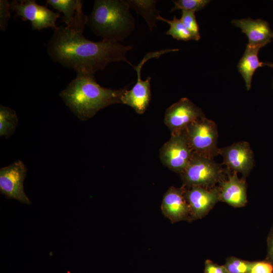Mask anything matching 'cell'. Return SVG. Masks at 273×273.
I'll return each mask as SVG.
<instances>
[{"mask_svg":"<svg viewBox=\"0 0 273 273\" xmlns=\"http://www.w3.org/2000/svg\"><path fill=\"white\" fill-rule=\"evenodd\" d=\"M131 46L119 42L87 39L83 31L67 26H57L47 44L51 59L63 67L72 69L77 74H95L110 63L124 61L133 65L126 58Z\"/></svg>","mask_w":273,"mask_h":273,"instance_id":"cell-1","label":"cell"},{"mask_svg":"<svg viewBox=\"0 0 273 273\" xmlns=\"http://www.w3.org/2000/svg\"><path fill=\"white\" fill-rule=\"evenodd\" d=\"M125 89L103 87L97 82L95 74H77L59 96L74 115L85 121L106 107L121 103Z\"/></svg>","mask_w":273,"mask_h":273,"instance_id":"cell-2","label":"cell"},{"mask_svg":"<svg viewBox=\"0 0 273 273\" xmlns=\"http://www.w3.org/2000/svg\"><path fill=\"white\" fill-rule=\"evenodd\" d=\"M124 0H96L86 25L103 41L119 42L134 28V19Z\"/></svg>","mask_w":273,"mask_h":273,"instance_id":"cell-3","label":"cell"},{"mask_svg":"<svg viewBox=\"0 0 273 273\" xmlns=\"http://www.w3.org/2000/svg\"><path fill=\"white\" fill-rule=\"evenodd\" d=\"M228 171L214 159L194 153L180 175L183 185L187 188L198 186L210 189L225 178Z\"/></svg>","mask_w":273,"mask_h":273,"instance_id":"cell-4","label":"cell"},{"mask_svg":"<svg viewBox=\"0 0 273 273\" xmlns=\"http://www.w3.org/2000/svg\"><path fill=\"white\" fill-rule=\"evenodd\" d=\"M194 153L213 158L218 154L217 126L205 116L191 123L184 130Z\"/></svg>","mask_w":273,"mask_h":273,"instance_id":"cell-5","label":"cell"},{"mask_svg":"<svg viewBox=\"0 0 273 273\" xmlns=\"http://www.w3.org/2000/svg\"><path fill=\"white\" fill-rule=\"evenodd\" d=\"M178 50L177 49H164L149 52L145 55L136 66H133L137 74L136 82L130 90H127L125 88L121 98V104L130 106L138 114H143L147 109L151 100V78L148 77L145 80L142 79V67L150 59L159 58L165 53Z\"/></svg>","mask_w":273,"mask_h":273,"instance_id":"cell-6","label":"cell"},{"mask_svg":"<svg viewBox=\"0 0 273 273\" xmlns=\"http://www.w3.org/2000/svg\"><path fill=\"white\" fill-rule=\"evenodd\" d=\"M193 154L184 131L171 134L170 139L160 149L162 164L180 174L187 167Z\"/></svg>","mask_w":273,"mask_h":273,"instance_id":"cell-7","label":"cell"},{"mask_svg":"<svg viewBox=\"0 0 273 273\" xmlns=\"http://www.w3.org/2000/svg\"><path fill=\"white\" fill-rule=\"evenodd\" d=\"M11 9L23 21H29L33 30H40L52 28L55 29L56 21L61 17L47 7L38 4L35 0H13L10 2Z\"/></svg>","mask_w":273,"mask_h":273,"instance_id":"cell-8","label":"cell"},{"mask_svg":"<svg viewBox=\"0 0 273 273\" xmlns=\"http://www.w3.org/2000/svg\"><path fill=\"white\" fill-rule=\"evenodd\" d=\"M27 169L20 160L0 169V192L9 199L28 205L31 202L25 193L23 183Z\"/></svg>","mask_w":273,"mask_h":273,"instance_id":"cell-9","label":"cell"},{"mask_svg":"<svg viewBox=\"0 0 273 273\" xmlns=\"http://www.w3.org/2000/svg\"><path fill=\"white\" fill-rule=\"evenodd\" d=\"M204 116L200 108L183 98L166 109L164 122L171 134H174L184 131L191 123Z\"/></svg>","mask_w":273,"mask_h":273,"instance_id":"cell-10","label":"cell"},{"mask_svg":"<svg viewBox=\"0 0 273 273\" xmlns=\"http://www.w3.org/2000/svg\"><path fill=\"white\" fill-rule=\"evenodd\" d=\"M218 154L223 157V164L232 172L240 173L246 178L254 166L253 152L249 143L241 141L219 148Z\"/></svg>","mask_w":273,"mask_h":273,"instance_id":"cell-11","label":"cell"},{"mask_svg":"<svg viewBox=\"0 0 273 273\" xmlns=\"http://www.w3.org/2000/svg\"><path fill=\"white\" fill-rule=\"evenodd\" d=\"M185 195L192 221L205 216L220 201L218 186L210 189L198 186L186 188Z\"/></svg>","mask_w":273,"mask_h":273,"instance_id":"cell-12","label":"cell"},{"mask_svg":"<svg viewBox=\"0 0 273 273\" xmlns=\"http://www.w3.org/2000/svg\"><path fill=\"white\" fill-rule=\"evenodd\" d=\"M186 188L170 187L164 194L161 209L163 214L172 223L180 221L191 222L190 210L185 198Z\"/></svg>","mask_w":273,"mask_h":273,"instance_id":"cell-13","label":"cell"},{"mask_svg":"<svg viewBox=\"0 0 273 273\" xmlns=\"http://www.w3.org/2000/svg\"><path fill=\"white\" fill-rule=\"evenodd\" d=\"M231 23L241 28L248 38L247 46L260 49L273 38V31L268 23L261 19L251 18L233 20Z\"/></svg>","mask_w":273,"mask_h":273,"instance_id":"cell-14","label":"cell"},{"mask_svg":"<svg viewBox=\"0 0 273 273\" xmlns=\"http://www.w3.org/2000/svg\"><path fill=\"white\" fill-rule=\"evenodd\" d=\"M219 201L234 207L245 206L247 203L245 178H239L237 173L228 171L225 178L219 183Z\"/></svg>","mask_w":273,"mask_h":273,"instance_id":"cell-15","label":"cell"},{"mask_svg":"<svg viewBox=\"0 0 273 273\" xmlns=\"http://www.w3.org/2000/svg\"><path fill=\"white\" fill-rule=\"evenodd\" d=\"M48 5L62 13V21L66 26L72 29L83 31L86 25L87 16L82 10V2L80 0H47Z\"/></svg>","mask_w":273,"mask_h":273,"instance_id":"cell-16","label":"cell"},{"mask_svg":"<svg viewBox=\"0 0 273 273\" xmlns=\"http://www.w3.org/2000/svg\"><path fill=\"white\" fill-rule=\"evenodd\" d=\"M259 49L246 45L244 54L237 65L238 71L243 77L247 90L251 87L253 75L256 70L263 66V63L259 60L258 54Z\"/></svg>","mask_w":273,"mask_h":273,"instance_id":"cell-17","label":"cell"},{"mask_svg":"<svg viewBox=\"0 0 273 273\" xmlns=\"http://www.w3.org/2000/svg\"><path fill=\"white\" fill-rule=\"evenodd\" d=\"M129 8H132L145 20L149 30L152 31L157 27L156 21L160 15V11L156 7L155 0H125Z\"/></svg>","mask_w":273,"mask_h":273,"instance_id":"cell-18","label":"cell"},{"mask_svg":"<svg viewBox=\"0 0 273 273\" xmlns=\"http://www.w3.org/2000/svg\"><path fill=\"white\" fill-rule=\"evenodd\" d=\"M18 123L16 112L8 107L0 106V136L8 139L15 132Z\"/></svg>","mask_w":273,"mask_h":273,"instance_id":"cell-19","label":"cell"},{"mask_svg":"<svg viewBox=\"0 0 273 273\" xmlns=\"http://www.w3.org/2000/svg\"><path fill=\"white\" fill-rule=\"evenodd\" d=\"M158 20H161L168 23L170 25L169 29L166 34L171 36L173 38L178 40L188 41L193 39L192 36L187 30L181 20L175 16L171 20H168L159 15Z\"/></svg>","mask_w":273,"mask_h":273,"instance_id":"cell-20","label":"cell"},{"mask_svg":"<svg viewBox=\"0 0 273 273\" xmlns=\"http://www.w3.org/2000/svg\"><path fill=\"white\" fill-rule=\"evenodd\" d=\"M180 20L191 33L193 39L199 40L200 39L199 27L196 20L195 12L183 10Z\"/></svg>","mask_w":273,"mask_h":273,"instance_id":"cell-21","label":"cell"},{"mask_svg":"<svg viewBox=\"0 0 273 273\" xmlns=\"http://www.w3.org/2000/svg\"><path fill=\"white\" fill-rule=\"evenodd\" d=\"M174 4L171 12L181 10L195 12L206 7L210 2L209 0H177L172 1Z\"/></svg>","mask_w":273,"mask_h":273,"instance_id":"cell-22","label":"cell"},{"mask_svg":"<svg viewBox=\"0 0 273 273\" xmlns=\"http://www.w3.org/2000/svg\"><path fill=\"white\" fill-rule=\"evenodd\" d=\"M251 264L252 261L231 256L226 258L224 266L229 273H249Z\"/></svg>","mask_w":273,"mask_h":273,"instance_id":"cell-23","label":"cell"},{"mask_svg":"<svg viewBox=\"0 0 273 273\" xmlns=\"http://www.w3.org/2000/svg\"><path fill=\"white\" fill-rule=\"evenodd\" d=\"M11 6L8 0L0 1V29L5 31L8 26L10 19Z\"/></svg>","mask_w":273,"mask_h":273,"instance_id":"cell-24","label":"cell"},{"mask_svg":"<svg viewBox=\"0 0 273 273\" xmlns=\"http://www.w3.org/2000/svg\"><path fill=\"white\" fill-rule=\"evenodd\" d=\"M249 273H273V266L267 260L252 261Z\"/></svg>","mask_w":273,"mask_h":273,"instance_id":"cell-25","label":"cell"},{"mask_svg":"<svg viewBox=\"0 0 273 273\" xmlns=\"http://www.w3.org/2000/svg\"><path fill=\"white\" fill-rule=\"evenodd\" d=\"M204 273H229L224 265H218L210 260L205 262Z\"/></svg>","mask_w":273,"mask_h":273,"instance_id":"cell-26","label":"cell"},{"mask_svg":"<svg viewBox=\"0 0 273 273\" xmlns=\"http://www.w3.org/2000/svg\"><path fill=\"white\" fill-rule=\"evenodd\" d=\"M265 260L269 261L273 266V224L267 238V253Z\"/></svg>","mask_w":273,"mask_h":273,"instance_id":"cell-27","label":"cell"},{"mask_svg":"<svg viewBox=\"0 0 273 273\" xmlns=\"http://www.w3.org/2000/svg\"><path fill=\"white\" fill-rule=\"evenodd\" d=\"M267 66L268 67L273 68V63L270 62H264L263 63V66Z\"/></svg>","mask_w":273,"mask_h":273,"instance_id":"cell-28","label":"cell"}]
</instances>
